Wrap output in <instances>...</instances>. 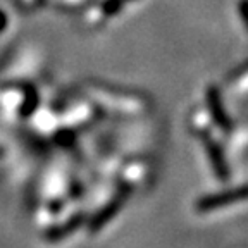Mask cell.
<instances>
[{
  "label": "cell",
  "mask_w": 248,
  "mask_h": 248,
  "mask_svg": "<svg viewBox=\"0 0 248 248\" xmlns=\"http://www.w3.org/2000/svg\"><path fill=\"white\" fill-rule=\"evenodd\" d=\"M131 0H105L104 5H102V11L105 16H114L116 12H119L121 9L126 4H129Z\"/></svg>",
  "instance_id": "1"
},
{
  "label": "cell",
  "mask_w": 248,
  "mask_h": 248,
  "mask_svg": "<svg viewBox=\"0 0 248 248\" xmlns=\"http://www.w3.org/2000/svg\"><path fill=\"white\" fill-rule=\"evenodd\" d=\"M238 9H240L241 19H243L245 26H247V30H248V0H240Z\"/></svg>",
  "instance_id": "2"
}]
</instances>
